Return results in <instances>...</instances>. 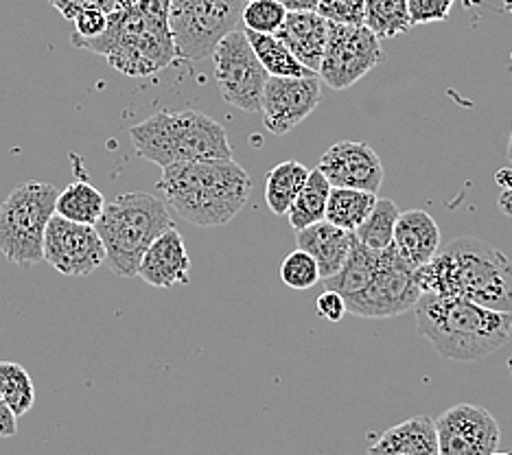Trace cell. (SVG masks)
Masks as SVG:
<instances>
[{"instance_id":"d590c367","label":"cell","mask_w":512,"mask_h":455,"mask_svg":"<svg viewBox=\"0 0 512 455\" xmlns=\"http://www.w3.org/2000/svg\"><path fill=\"white\" fill-rule=\"evenodd\" d=\"M316 309H318V313L322 315L324 320H329L333 324L342 322L344 315L348 313L344 298L340 294H335V291H331V289H327V291H324V294H320V298L316 302Z\"/></svg>"},{"instance_id":"6da1fadb","label":"cell","mask_w":512,"mask_h":455,"mask_svg":"<svg viewBox=\"0 0 512 455\" xmlns=\"http://www.w3.org/2000/svg\"><path fill=\"white\" fill-rule=\"evenodd\" d=\"M423 294L462 298L491 311L512 313V261L484 239L458 237L418 267Z\"/></svg>"},{"instance_id":"74e56055","label":"cell","mask_w":512,"mask_h":455,"mask_svg":"<svg viewBox=\"0 0 512 455\" xmlns=\"http://www.w3.org/2000/svg\"><path fill=\"white\" fill-rule=\"evenodd\" d=\"M287 11H318L320 0H278Z\"/></svg>"},{"instance_id":"7c38bea8","label":"cell","mask_w":512,"mask_h":455,"mask_svg":"<svg viewBox=\"0 0 512 455\" xmlns=\"http://www.w3.org/2000/svg\"><path fill=\"white\" fill-rule=\"evenodd\" d=\"M44 261L64 276H90L106 263L95 226L53 215L44 230Z\"/></svg>"},{"instance_id":"ac0fdd59","label":"cell","mask_w":512,"mask_h":455,"mask_svg":"<svg viewBox=\"0 0 512 455\" xmlns=\"http://www.w3.org/2000/svg\"><path fill=\"white\" fill-rule=\"evenodd\" d=\"M329 22L318 11H287L283 27L276 38L285 44V49L296 60L318 75L324 46H327Z\"/></svg>"},{"instance_id":"484cf974","label":"cell","mask_w":512,"mask_h":455,"mask_svg":"<svg viewBox=\"0 0 512 455\" xmlns=\"http://www.w3.org/2000/svg\"><path fill=\"white\" fill-rule=\"evenodd\" d=\"M246 31V29H243ZM246 38L252 46V51L259 57L261 66L267 70L270 77H313L316 73L302 66L296 57L285 49V44L276 35H263L246 31Z\"/></svg>"},{"instance_id":"f35d334b","label":"cell","mask_w":512,"mask_h":455,"mask_svg":"<svg viewBox=\"0 0 512 455\" xmlns=\"http://www.w3.org/2000/svg\"><path fill=\"white\" fill-rule=\"evenodd\" d=\"M499 206H502V210H504L506 215H512V186L504 189L502 197H499Z\"/></svg>"},{"instance_id":"60d3db41","label":"cell","mask_w":512,"mask_h":455,"mask_svg":"<svg viewBox=\"0 0 512 455\" xmlns=\"http://www.w3.org/2000/svg\"><path fill=\"white\" fill-rule=\"evenodd\" d=\"M504 9L508 11V14H512V0H504Z\"/></svg>"},{"instance_id":"8fae6325","label":"cell","mask_w":512,"mask_h":455,"mask_svg":"<svg viewBox=\"0 0 512 455\" xmlns=\"http://www.w3.org/2000/svg\"><path fill=\"white\" fill-rule=\"evenodd\" d=\"M381 44L366 25H333L329 22L318 77L333 90H346L381 64Z\"/></svg>"},{"instance_id":"8d00e7d4","label":"cell","mask_w":512,"mask_h":455,"mask_svg":"<svg viewBox=\"0 0 512 455\" xmlns=\"http://www.w3.org/2000/svg\"><path fill=\"white\" fill-rule=\"evenodd\" d=\"M18 434V418L11 414L7 403L0 396V438H14Z\"/></svg>"},{"instance_id":"8992f818","label":"cell","mask_w":512,"mask_h":455,"mask_svg":"<svg viewBox=\"0 0 512 455\" xmlns=\"http://www.w3.org/2000/svg\"><path fill=\"white\" fill-rule=\"evenodd\" d=\"M169 228H173L169 206L160 197L143 191L114 197L95 224L106 250V265L121 278L138 274L149 245Z\"/></svg>"},{"instance_id":"5bb4252c","label":"cell","mask_w":512,"mask_h":455,"mask_svg":"<svg viewBox=\"0 0 512 455\" xmlns=\"http://www.w3.org/2000/svg\"><path fill=\"white\" fill-rule=\"evenodd\" d=\"M322 101L320 77H267L261 114L267 132L285 136L309 119Z\"/></svg>"},{"instance_id":"cb8c5ba5","label":"cell","mask_w":512,"mask_h":455,"mask_svg":"<svg viewBox=\"0 0 512 455\" xmlns=\"http://www.w3.org/2000/svg\"><path fill=\"white\" fill-rule=\"evenodd\" d=\"M333 186L324 175L313 169L309 171V178L302 186L300 193L296 195L294 204L287 210V219L292 228L298 232L302 228H309L318 221L324 219V213H327V202H329V193Z\"/></svg>"},{"instance_id":"e575fe53","label":"cell","mask_w":512,"mask_h":455,"mask_svg":"<svg viewBox=\"0 0 512 455\" xmlns=\"http://www.w3.org/2000/svg\"><path fill=\"white\" fill-rule=\"evenodd\" d=\"M73 22H75V33H73L75 40H92V38H99V35L106 31L108 14H103V11H84V14H79Z\"/></svg>"},{"instance_id":"30bf717a","label":"cell","mask_w":512,"mask_h":455,"mask_svg":"<svg viewBox=\"0 0 512 455\" xmlns=\"http://www.w3.org/2000/svg\"><path fill=\"white\" fill-rule=\"evenodd\" d=\"M421 294L423 291L416 283L412 267L405 265L397 252L388 248L381 252L377 270L372 274L366 289L348 298L346 309L357 315V318H394V315L414 309Z\"/></svg>"},{"instance_id":"603a6c76","label":"cell","mask_w":512,"mask_h":455,"mask_svg":"<svg viewBox=\"0 0 512 455\" xmlns=\"http://www.w3.org/2000/svg\"><path fill=\"white\" fill-rule=\"evenodd\" d=\"M309 178V169L298 160H287L276 165L265 178V202L278 217H285Z\"/></svg>"},{"instance_id":"1f68e13d","label":"cell","mask_w":512,"mask_h":455,"mask_svg":"<svg viewBox=\"0 0 512 455\" xmlns=\"http://www.w3.org/2000/svg\"><path fill=\"white\" fill-rule=\"evenodd\" d=\"M318 14L333 25H364V0H320Z\"/></svg>"},{"instance_id":"9c48e42d","label":"cell","mask_w":512,"mask_h":455,"mask_svg":"<svg viewBox=\"0 0 512 455\" xmlns=\"http://www.w3.org/2000/svg\"><path fill=\"white\" fill-rule=\"evenodd\" d=\"M211 57L215 62L217 88L224 101L241 112H261L263 88L270 75L252 51L246 31L237 29L228 33L215 46Z\"/></svg>"},{"instance_id":"3957f363","label":"cell","mask_w":512,"mask_h":455,"mask_svg":"<svg viewBox=\"0 0 512 455\" xmlns=\"http://www.w3.org/2000/svg\"><path fill=\"white\" fill-rule=\"evenodd\" d=\"M162 202L193 226L213 228L235 219L252 193L248 171L235 160L180 162L162 169Z\"/></svg>"},{"instance_id":"f546056e","label":"cell","mask_w":512,"mask_h":455,"mask_svg":"<svg viewBox=\"0 0 512 455\" xmlns=\"http://www.w3.org/2000/svg\"><path fill=\"white\" fill-rule=\"evenodd\" d=\"M287 18V9L278 0H250L243 5L241 22L246 31L276 35Z\"/></svg>"},{"instance_id":"44dd1931","label":"cell","mask_w":512,"mask_h":455,"mask_svg":"<svg viewBox=\"0 0 512 455\" xmlns=\"http://www.w3.org/2000/svg\"><path fill=\"white\" fill-rule=\"evenodd\" d=\"M381 252L370 250V248H366V245H362L355 239L353 250H351V254H348V259L342 265V270L333 274V276H329V278H324L322 280L324 287L335 291V294H340L344 298V302L348 298L357 296L359 291L366 289L372 274H375Z\"/></svg>"},{"instance_id":"4fadbf2b","label":"cell","mask_w":512,"mask_h":455,"mask_svg":"<svg viewBox=\"0 0 512 455\" xmlns=\"http://www.w3.org/2000/svg\"><path fill=\"white\" fill-rule=\"evenodd\" d=\"M434 425L438 455H491L502 440L495 416L486 407L471 403L449 407Z\"/></svg>"},{"instance_id":"4316f807","label":"cell","mask_w":512,"mask_h":455,"mask_svg":"<svg viewBox=\"0 0 512 455\" xmlns=\"http://www.w3.org/2000/svg\"><path fill=\"white\" fill-rule=\"evenodd\" d=\"M364 25L377 38H397L412 27L407 0H364Z\"/></svg>"},{"instance_id":"ba28073f","label":"cell","mask_w":512,"mask_h":455,"mask_svg":"<svg viewBox=\"0 0 512 455\" xmlns=\"http://www.w3.org/2000/svg\"><path fill=\"white\" fill-rule=\"evenodd\" d=\"M243 5V0H171L169 27L180 60L211 57L228 33L241 29Z\"/></svg>"},{"instance_id":"d6a6232c","label":"cell","mask_w":512,"mask_h":455,"mask_svg":"<svg viewBox=\"0 0 512 455\" xmlns=\"http://www.w3.org/2000/svg\"><path fill=\"white\" fill-rule=\"evenodd\" d=\"M453 3L456 0H407V14H410L412 27L447 20Z\"/></svg>"},{"instance_id":"4dcf8cb0","label":"cell","mask_w":512,"mask_h":455,"mask_svg":"<svg viewBox=\"0 0 512 455\" xmlns=\"http://www.w3.org/2000/svg\"><path fill=\"white\" fill-rule=\"evenodd\" d=\"M281 280L287 287L305 291L316 287L322 278L318 263L313 261L307 252L294 250L292 254H287L281 263Z\"/></svg>"},{"instance_id":"836d02e7","label":"cell","mask_w":512,"mask_h":455,"mask_svg":"<svg viewBox=\"0 0 512 455\" xmlns=\"http://www.w3.org/2000/svg\"><path fill=\"white\" fill-rule=\"evenodd\" d=\"M49 3L60 11L66 20H75L84 11H103L112 14L119 5V0H49Z\"/></svg>"},{"instance_id":"7a4b0ae2","label":"cell","mask_w":512,"mask_h":455,"mask_svg":"<svg viewBox=\"0 0 512 455\" xmlns=\"http://www.w3.org/2000/svg\"><path fill=\"white\" fill-rule=\"evenodd\" d=\"M171 0H119L99 38L75 40L81 51L106 57L127 77H149L178 60L169 27Z\"/></svg>"},{"instance_id":"7402d4cb","label":"cell","mask_w":512,"mask_h":455,"mask_svg":"<svg viewBox=\"0 0 512 455\" xmlns=\"http://www.w3.org/2000/svg\"><path fill=\"white\" fill-rule=\"evenodd\" d=\"M103 208H106V197L97 186L84 180L68 184L62 193H57L55 200V215L86 226L97 224Z\"/></svg>"},{"instance_id":"ab89813d","label":"cell","mask_w":512,"mask_h":455,"mask_svg":"<svg viewBox=\"0 0 512 455\" xmlns=\"http://www.w3.org/2000/svg\"><path fill=\"white\" fill-rule=\"evenodd\" d=\"M506 158H508V162H510V167H512V132H510V140H508V149H506Z\"/></svg>"},{"instance_id":"d6986e66","label":"cell","mask_w":512,"mask_h":455,"mask_svg":"<svg viewBox=\"0 0 512 455\" xmlns=\"http://www.w3.org/2000/svg\"><path fill=\"white\" fill-rule=\"evenodd\" d=\"M355 232H348L329 224L327 219L296 232L298 250L307 252L318 263L320 278H329L342 270L348 254L353 250Z\"/></svg>"},{"instance_id":"e0dca14e","label":"cell","mask_w":512,"mask_h":455,"mask_svg":"<svg viewBox=\"0 0 512 455\" xmlns=\"http://www.w3.org/2000/svg\"><path fill=\"white\" fill-rule=\"evenodd\" d=\"M390 248L416 272L418 267L432 261L440 250V228L436 219L421 208L405 210L394 226Z\"/></svg>"},{"instance_id":"ee69618b","label":"cell","mask_w":512,"mask_h":455,"mask_svg":"<svg viewBox=\"0 0 512 455\" xmlns=\"http://www.w3.org/2000/svg\"><path fill=\"white\" fill-rule=\"evenodd\" d=\"M243 3H250V0H243Z\"/></svg>"},{"instance_id":"52a82bcc","label":"cell","mask_w":512,"mask_h":455,"mask_svg":"<svg viewBox=\"0 0 512 455\" xmlns=\"http://www.w3.org/2000/svg\"><path fill=\"white\" fill-rule=\"evenodd\" d=\"M57 193L49 182H25L0 204V252L9 263L29 270L44 261V230L55 215Z\"/></svg>"},{"instance_id":"83f0119b","label":"cell","mask_w":512,"mask_h":455,"mask_svg":"<svg viewBox=\"0 0 512 455\" xmlns=\"http://www.w3.org/2000/svg\"><path fill=\"white\" fill-rule=\"evenodd\" d=\"M399 215H401V210L397 204H394L392 200H379L377 197V202H375V206H372L370 215L366 217L364 224L355 230V239L375 252L388 250Z\"/></svg>"},{"instance_id":"f1b7e54d","label":"cell","mask_w":512,"mask_h":455,"mask_svg":"<svg viewBox=\"0 0 512 455\" xmlns=\"http://www.w3.org/2000/svg\"><path fill=\"white\" fill-rule=\"evenodd\" d=\"M0 396L16 418L31 410L36 403V388L25 366L16 361H0Z\"/></svg>"},{"instance_id":"9a60e30c","label":"cell","mask_w":512,"mask_h":455,"mask_svg":"<svg viewBox=\"0 0 512 455\" xmlns=\"http://www.w3.org/2000/svg\"><path fill=\"white\" fill-rule=\"evenodd\" d=\"M318 171L333 189H357L379 193L383 184V165L375 149L364 140H342L324 151Z\"/></svg>"},{"instance_id":"7bdbcfd3","label":"cell","mask_w":512,"mask_h":455,"mask_svg":"<svg viewBox=\"0 0 512 455\" xmlns=\"http://www.w3.org/2000/svg\"><path fill=\"white\" fill-rule=\"evenodd\" d=\"M508 368H510V372H512V357H510V361H508Z\"/></svg>"},{"instance_id":"277c9868","label":"cell","mask_w":512,"mask_h":455,"mask_svg":"<svg viewBox=\"0 0 512 455\" xmlns=\"http://www.w3.org/2000/svg\"><path fill=\"white\" fill-rule=\"evenodd\" d=\"M416 329L453 361H477L508 344L512 313L491 311L462 298L421 294L414 305Z\"/></svg>"},{"instance_id":"d4e9b609","label":"cell","mask_w":512,"mask_h":455,"mask_svg":"<svg viewBox=\"0 0 512 455\" xmlns=\"http://www.w3.org/2000/svg\"><path fill=\"white\" fill-rule=\"evenodd\" d=\"M375 202H377L375 193L357 191V189H331L324 219L337 228L355 232L364 224Z\"/></svg>"},{"instance_id":"ffe728a7","label":"cell","mask_w":512,"mask_h":455,"mask_svg":"<svg viewBox=\"0 0 512 455\" xmlns=\"http://www.w3.org/2000/svg\"><path fill=\"white\" fill-rule=\"evenodd\" d=\"M366 455H438L434 418L412 416L386 429Z\"/></svg>"},{"instance_id":"2e32d148","label":"cell","mask_w":512,"mask_h":455,"mask_svg":"<svg viewBox=\"0 0 512 455\" xmlns=\"http://www.w3.org/2000/svg\"><path fill=\"white\" fill-rule=\"evenodd\" d=\"M147 285L169 289L173 285H186L191 280V256L186 252L184 237L173 226L149 245L143 254L138 274Z\"/></svg>"},{"instance_id":"5b68a950","label":"cell","mask_w":512,"mask_h":455,"mask_svg":"<svg viewBox=\"0 0 512 455\" xmlns=\"http://www.w3.org/2000/svg\"><path fill=\"white\" fill-rule=\"evenodd\" d=\"M130 138L136 154L160 169L180 162L232 158L226 127L197 110L156 112L134 125Z\"/></svg>"},{"instance_id":"b9f144b4","label":"cell","mask_w":512,"mask_h":455,"mask_svg":"<svg viewBox=\"0 0 512 455\" xmlns=\"http://www.w3.org/2000/svg\"><path fill=\"white\" fill-rule=\"evenodd\" d=\"M491 455H512V453H502V451H495V453H491Z\"/></svg>"}]
</instances>
